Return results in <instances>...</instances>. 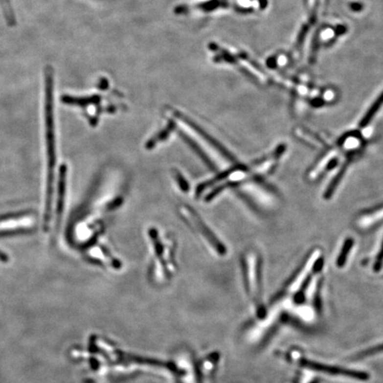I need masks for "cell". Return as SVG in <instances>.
<instances>
[{"label":"cell","instance_id":"1","mask_svg":"<svg viewBox=\"0 0 383 383\" xmlns=\"http://www.w3.org/2000/svg\"><path fill=\"white\" fill-rule=\"evenodd\" d=\"M53 100H52V70L46 71L45 85V126H46V147H47V187L44 228L47 231L52 217V193H53V170L55 166V136L53 123Z\"/></svg>","mask_w":383,"mask_h":383},{"label":"cell","instance_id":"2","mask_svg":"<svg viewBox=\"0 0 383 383\" xmlns=\"http://www.w3.org/2000/svg\"><path fill=\"white\" fill-rule=\"evenodd\" d=\"M67 167L62 165L60 170L59 175V186H58V201H57V223L58 225L61 222L63 205H64V197H65V188H66Z\"/></svg>","mask_w":383,"mask_h":383},{"label":"cell","instance_id":"3","mask_svg":"<svg viewBox=\"0 0 383 383\" xmlns=\"http://www.w3.org/2000/svg\"><path fill=\"white\" fill-rule=\"evenodd\" d=\"M383 92L379 96L378 99H377V100L373 104L372 108L367 111V113L364 115V118L362 119V121H361V123H360V125H361V126H365L366 124H368V123H370V121L374 117V114L378 112L379 109H381V107L383 106Z\"/></svg>","mask_w":383,"mask_h":383},{"label":"cell","instance_id":"4","mask_svg":"<svg viewBox=\"0 0 383 383\" xmlns=\"http://www.w3.org/2000/svg\"><path fill=\"white\" fill-rule=\"evenodd\" d=\"M352 245H353V241H352V240L349 239V240H347V241H345V243H344V245H343V248H342V250L340 252V255H339V257H338V260H337V265H338V266H342V265L345 264L347 256H348L349 253H350V248H352Z\"/></svg>","mask_w":383,"mask_h":383},{"label":"cell","instance_id":"5","mask_svg":"<svg viewBox=\"0 0 383 383\" xmlns=\"http://www.w3.org/2000/svg\"><path fill=\"white\" fill-rule=\"evenodd\" d=\"M32 232V230L28 228H18V229H8V230H2L0 231V238L4 237L15 236L21 234H28Z\"/></svg>","mask_w":383,"mask_h":383},{"label":"cell","instance_id":"6","mask_svg":"<svg viewBox=\"0 0 383 383\" xmlns=\"http://www.w3.org/2000/svg\"><path fill=\"white\" fill-rule=\"evenodd\" d=\"M27 212H17V213H11V214H5V215H1L0 216V222H4V221H7V220H11V219H14V218H21V217H23L25 215H27Z\"/></svg>","mask_w":383,"mask_h":383},{"label":"cell","instance_id":"7","mask_svg":"<svg viewBox=\"0 0 383 383\" xmlns=\"http://www.w3.org/2000/svg\"><path fill=\"white\" fill-rule=\"evenodd\" d=\"M383 246H382V248H381V251H380V253H379L378 257H377V259H376V262H375V269L379 270L380 268H381V265H382V264H383Z\"/></svg>","mask_w":383,"mask_h":383},{"label":"cell","instance_id":"8","mask_svg":"<svg viewBox=\"0 0 383 383\" xmlns=\"http://www.w3.org/2000/svg\"><path fill=\"white\" fill-rule=\"evenodd\" d=\"M8 260H9V257H8V255H6V254H5L4 252L0 251V261H1V262H3V263H6V262H8Z\"/></svg>","mask_w":383,"mask_h":383}]
</instances>
